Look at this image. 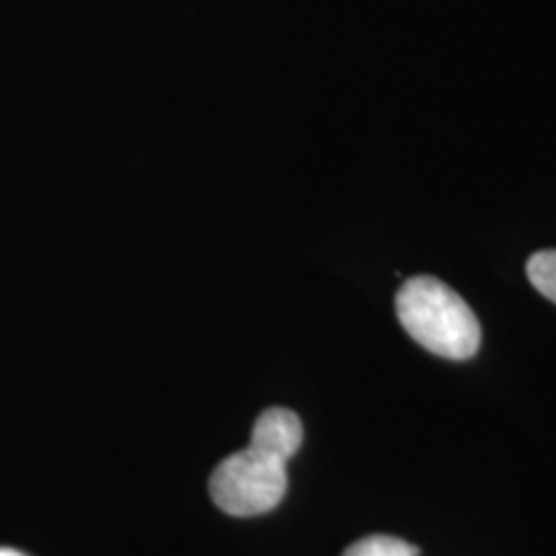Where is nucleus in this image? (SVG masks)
I'll list each match as a JSON object with an SVG mask.
<instances>
[{"instance_id": "obj_5", "label": "nucleus", "mask_w": 556, "mask_h": 556, "mask_svg": "<svg viewBox=\"0 0 556 556\" xmlns=\"http://www.w3.org/2000/svg\"><path fill=\"white\" fill-rule=\"evenodd\" d=\"M0 556H26V554L16 552V548H0Z\"/></svg>"}, {"instance_id": "obj_3", "label": "nucleus", "mask_w": 556, "mask_h": 556, "mask_svg": "<svg viewBox=\"0 0 556 556\" xmlns=\"http://www.w3.org/2000/svg\"><path fill=\"white\" fill-rule=\"evenodd\" d=\"M528 281L539 294H544L548 302L556 304V250H541L528 258L526 266Z\"/></svg>"}, {"instance_id": "obj_2", "label": "nucleus", "mask_w": 556, "mask_h": 556, "mask_svg": "<svg viewBox=\"0 0 556 556\" xmlns=\"http://www.w3.org/2000/svg\"><path fill=\"white\" fill-rule=\"evenodd\" d=\"M289 462L283 451L250 438L245 448L229 454L208 477L214 505L235 518L270 513L289 490Z\"/></svg>"}, {"instance_id": "obj_1", "label": "nucleus", "mask_w": 556, "mask_h": 556, "mask_svg": "<svg viewBox=\"0 0 556 556\" xmlns=\"http://www.w3.org/2000/svg\"><path fill=\"white\" fill-rule=\"evenodd\" d=\"M407 336L433 356L467 361L479 351L482 328L467 302L433 276L407 278L394 299Z\"/></svg>"}, {"instance_id": "obj_4", "label": "nucleus", "mask_w": 556, "mask_h": 556, "mask_svg": "<svg viewBox=\"0 0 556 556\" xmlns=\"http://www.w3.org/2000/svg\"><path fill=\"white\" fill-rule=\"evenodd\" d=\"M417 546L407 544L397 536H384V533H377V536H366L356 541L353 546L345 548L343 556H417Z\"/></svg>"}]
</instances>
